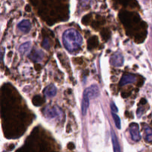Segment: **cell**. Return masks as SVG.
<instances>
[{"instance_id": "cell-7", "label": "cell", "mask_w": 152, "mask_h": 152, "mask_svg": "<svg viewBox=\"0 0 152 152\" xmlns=\"http://www.w3.org/2000/svg\"><path fill=\"white\" fill-rule=\"evenodd\" d=\"M44 95L46 97H53L57 94V88L54 85H49L43 91Z\"/></svg>"}, {"instance_id": "cell-15", "label": "cell", "mask_w": 152, "mask_h": 152, "mask_svg": "<svg viewBox=\"0 0 152 152\" xmlns=\"http://www.w3.org/2000/svg\"><path fill=\"white\" fill-rule=\"evenodd\" d=\"M110 108H111V111L113 113H116L118 111L117 107L116 106V105H115L113 102H111V103H110Z\"/></svg>"}, {"instance_id": "cell-1", "label": "cell", "mask_w": 152, "mask_h": 152, "mask_svg": "<svg viewBox=\"0 0 152 152\" xmlns=\"http://www.w3.org/2000/svg\"><path fill=\"white\" fill-rule=\"evenodd\" d=\"M62 39L64 47L70 52L77 50L82 44L81 36L73 28H69L64 31Z\"/></svg>"}, {"instance_id": "cell-5", "label": "cell", "mask_w": 152, "mask_h": 152, "mask_svg": "<svg viewBox=\"0 0 152 152\" xmlns=\"http://www.w3.org/2000/svg\"><path fill=\"white\" fill-rule=\"evenodd\" d=\"M110 62L112 65L115 67H121L122 66L124 62V58L120 53L117 52L115 53L110 59Z\"/></svg>"}, {"instance_id": "cell-10", "label": "cell", "mask_w": 152, "mask_h": 152, "mask_svg": "<svg viewBox=\"0 0 152 152\" xmlns=\"http://www.w3.org/2000/svg\"><path fill=\"white\" fill-rule=\"evenodd\" d=\"M43 56H44V54H43V53L41 51V50H34V51L31 52L29 56L33 61L37 62H40V61L43 59Z\"/></svg>"}, {"instance_id": "cell-13", "label": "cell", "mask_w": 152, "mask_h": 152, "mask_svg": "<svg viewBox=\"0 0 152 152\" xmlns=\"http://www.w3.org/2000/svg\"><path fill=\"white\" fill-rule=\"evenodd\" d=\"M19 52L22 54H27L31 50V42H25L19 47Z\"/></svg>"}, {"instance_id": "cell-12", "label": "cell", "mask_w": 152, "mask_h": 152, "mask_svg": "<svg viewBox=\"0 0 152 152\" xmlns=\"http://www.w3.org/2000/svg\"><path fill=\"white\" fill-rule=\"evenodd\" d=\"M89 99L88 98L84 97L83 96V99H82V103H81V111L83 115H86V111H87L88 107H89Z\"/></svg>"}, {"instance_id": "cell-4", "label": "cell", "mask_w": 152, "mask_h": 152, "mask_svg": "<svg viewBox=\"0 0 152 152\" xmlns=\"http://www.w3.org/2000/svg\"><path fill=\"white\" fill-rule=\"evenodd\" d=\"M59 108L58 107H53L51 105H48L43 110V114L47 118H55L56 117L59 116Z\"/></svg>"}, {"instance_id": "cell-8", "label": "cell", "mask_w": 152, "mask_h": 152, "mask_svg": "<svg viewBox=\"0 0 152 152\" xmlns=\"http://www.w3.org/2000/svg\"><path fill=\"white\" fill-rule=\"evenodd\" d=\"M136 81V77L134 75H131V74H125L123 75V77H122L120 80V86H125L127 84H129V83H133Z\"/></svg>"}, {"instance_id": "cell-11", "label": "cell", "mask_w": 152, "mask_h": 152, "mask_svg": "<svg viewBox=\"0 0 152 152\" xmlns=\"http://www.w3.org/2000/svg\"><path fill=\"white\" fill-rule=\"evenodd\" d=\"M145 133V140L147 142H152V129L148 125L143 126Z\"/></svg>"}, {"instance_id": "cell-16", "label": "cell", "mask_w": 152, "mask_h": 152, "mask_svg": "<svg viewBox=\"0 0 152 152\" xmlns=\"http://www.w3.org/2000/svg\"><path fill=\"white\" fill-rule=\"evenodd\" d=\"M43 48H45L46 49L49 48V42L48 39H45L43 42Z\"/></svg>"}, {"instance_id": "cell-2", "label": "cell", "mask_w": 152, "mask_h": 152, "mask_svg": "<svg viewBox=\"0 0 152 152\" xmlns=\"http://www.w3.org/2000/svg\"><path fill=\"white\" fill-rule=\"evenodd\" d=\"M99 94L100 91L98 86L96 85H92L85 89L83 91V96L89 99L91 98H96L99 96Z\"/></svg>"}, {"instance_id": "cell-9", "label": "cell", "mask_w": 152, "mask_h": 152, "mask_svg": "<svg viewBox=\"0 0 152 152\" xmlns=\"http://www.w3.org/2000/svg\"><path fill=\"white\" fill-rule=\"evenodd\" d=\"M110 133H111V140H112V143H113V151L121 152L120 145H119V141H118V138L117 137H116V134H115V132H113V130H111Z\"/></svg>"}, {"instance_id": "cell-3", "label": "cell", "mask_w": 152, "mask_h": 152, "mask_svg": "<svg viewBox=\"0 0 152 152\" xmlns=\"http://www.w3.org/2000/svg\"><path fill=\"white\" fill-rule=\"evenodd\" d=\"M130 134H131V139L135 142H138L141 139V135L139 133V129L138 124L133 123L130 125Z\"/></svg>"}, {"instance_id": "cell-6", "label": "cell", "mask_w": 152, "mask_h": 152, "mask_svg": "<svg viewBox=\"0 0 152 152\" xmlns=\"http://www.w3.org/2000/svg\"><path fill=\"white\" fill-rule=\"evenodd\" d=\"M17 27L19 31H22V33L27 34L31 30V23H30L28 20H22V22H20L18 24Z\"/></svg>"}, {"instance_id": "cell-14", "label": "cell", "mask_w": 152, "mask_h": 152, "mask_svg": "<svg viewBox=\"0 0 152 152\" xmlns=\"http://www.w3.org/2000/svg\"><path fill=\"white\" fill-rule=\"evenodd\" d=\"M112 116H113V120H114L115 124H116V128L119 129H121V121H120V119H119V116L116 115L115 113H113V114H112Z\"/></svg>"}]
</instances>
